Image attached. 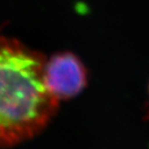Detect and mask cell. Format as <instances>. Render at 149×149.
<instances>
[{
  "label": "cell",
  "mask_w": 149,
  "mask_h": 149,
  "mask_svg": "<svg viewBox=\"0 0 149 149\" xmlns=\"http://www.w3.org/2000/svg\"><path fill=\"white\" fill-rule=\"evenodd\" d=\"M44 79L57 99H69L80 93L87 86L88 72L75 54L61 52L46 60Z\"/></svg>",
  "instance_id": "cell-2"
},
{
  "label": "cell",
  "mask_w": 149,
  "mask_h": 149,
  "mask_svg": "<svg viewBox=\"0 0 149 149\" xmlns=\"http://www.w3.org/2000/svg\"><path fill=\"white\" fill-rule=\"evenodd\" d=\"M46 60L17 40L0 37V148L39 135L58 111L44 79Z\"/></svg>",
  "instance_id": "cell-1"
}]
</instances>
